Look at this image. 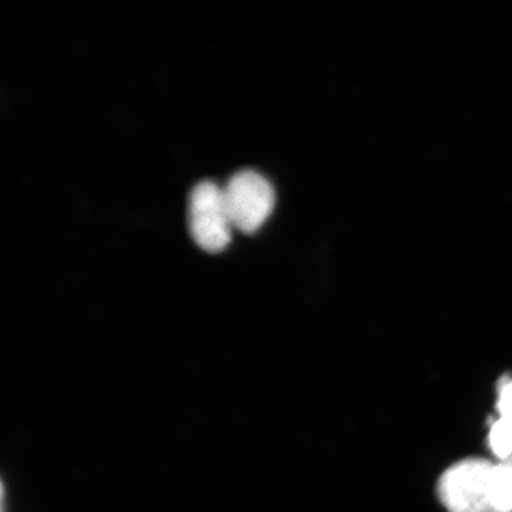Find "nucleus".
<instances>
[{
    "label": "nucleus",
    "instance_id": "obj_1",
    "mask_svg": "<svg viewBox=\"0 0 512 512\" xmlns=\"http://www.w3.org/2000/svg\"><path fill=\"white\" fill-rule=\"evenodd\" d=\"M448 512H510L505 505L497 464L468 458L448 468L439 481Z\"/></svg>",
    "mask_w": 512,
    "mask_h": 512
},
{
    "label": "nucleus",
    "instance_id": "obj_2",
    "mask_svg": "<svg viewBox=\"0 0 512 512\" xmlns=\"http://www.w3.org/2000/svg\"><path fill=\"white\" fill-rule=\"evenodd\" d=\"M222 190L232 227L244 234L258 231L274 210V188L254 170L238 171Z\"/></svg>",
    "mask_w": 512,
    "mask_h": 512
},
{
    "label": "nucleus",
    "instance_id": "obj_3",
    "mask_svg": "<svg viewBox=\"0 0 512 512\" xmlns=\"http://www.w3.org/2000/svg\"><path fill=\"white\" fill-rule=\"evenodd\" d=\"M188 225L195 244L204 251L220 252L227 247L232 224L222 188L212 181H201L192 188Z\"/></svg>",
    "mask_w": 512,
    "mask_h": 512
},
{
    "label": "nucleus",
    "instance_id": "obj_4",
    "mask_svg": "<svg viewBox=\"0 0 512 512\" xmlns=\"http://www.w3.org/2000/svg\"><path fill=\"white\" fill-rule=\"evenodd\" d=\"M497 412L488 441L495 456L507 460L512 456V379H503L498 386Z\"/></svg>",
    "mask_w": 512,
    "mask_h": 512
},
{
    "label": "nucleus",
    "instance_id": "obj_5",
    "mask_svg": "<svg viewBox=\"0 0 512 512\" xmlns=\"http://www.w3.org/2000/svg\"><path fill=\"white\" fill-rule=\"evenodd\" d=\"M498 478H500L501 490L505 505L512 512V456L497 464Z\"/></svg>",
    "mask_w": 512,
    "mask_h": 512
}]
</instances>
